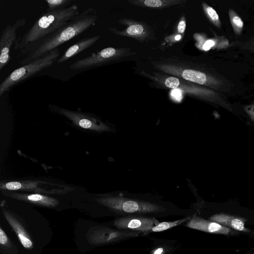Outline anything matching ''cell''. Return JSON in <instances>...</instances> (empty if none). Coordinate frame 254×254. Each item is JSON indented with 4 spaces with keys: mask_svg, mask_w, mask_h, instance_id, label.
<instances>
[{
    "mask_svg": "<svg viewBox=\"0 0 254 254\" xmlns=\"http://www.w3.org/2000/svg\"><path fill=\"white\" fill-rule=\"evenodd\" d=\"M109 29L116 34L131 36L141 40L144 39L145 37H148L149 34L148 31L141 24H131L127 28L125 32L118 31L112 27H109Z\"/></svg>",
    "mask_w": 254,
    "mask_h": 254,
    "instance_id": "9a60e30c",
    "label": "cell"
},
{
    "mask_svg": "<svg viewBox=\"0 0 254 254\" xmlns=\"http://www.w3.org/2000/svg\"><path fill=\"white\" fill-rule=\"evenodd\" d=\"M98 202L114 211L127 214H145L165 211L163 206L150 202L121 196L99 199Z\"/></svg>",
    "mask_w": 254,
    "mask_h": 254,
    "instance_id": "8992f818",
    "label": "cell"
},
{
    "mask_svg": "<svg viewBox=\"0 0 254 254\" xmlns=\"http://www.w3.org/2000/svg\"><path fill=\"white\" fill-rule=\"evenodd\" d=\"M146 69L177 77L217 92H229L232 84L198 56L168 51L149 57Z\"/></svg>",
    "mask_w": 254,
    "mask_h": 254,
    "instance_id": "6da1fadb",
    "label": "cell"
},
{
    "mask_svg": "<svg viewBox=\"0 0 254 254\" xmlns=\"http://www.w3.org/2000/svg\"><path fill=\"white\" fill-rule=\"evenodd\" d=\"M134 54L129 49L107 47L76 61L69 68L72 70L91 69L116 63Z\"/></svg>",
    "mask_w": 254,
    "mask_h": 254,
    "instance_id": "52a82bcc",
    "label": "cell"
},
{
    "mask_svg": "<svg viewBox=\"0 0 254 254\" xmlns=\"http://www.w3.org/2000/svg\"><path fill=\"white\" fill-rule=\"evenodd\" d=\"M154 218L143 216H125L116 219L114 225L119 230L137 232L151 231L159 223Z\"/></svg>",
    "mask_w": 254,
    "mask_h": 254,
    "instance_id": "30bf717a",
    "label": "cell"
},
{
    "mask_svg": "<svg viewBox=\"0 0 254 254\" xmlns=\"http://www.w3.org/2000/svg\"><path fill=\"white\" fill-rule=\"evenodd\" d=\"M186 0H130L129 2L132 4L146 6L150 8H165L173 5L185 3Z\"/></svg>",
    "mask_w": 254,
    "mask_h": 254,
    "instance_id": "2e32d148",
    "label": "cell"
},
{
    "mask_svg": "<svg viewBox=\"0 0 254 254\" xmlns=\"http://www.w3.org/2000/svg\"><path fill=\"white\" fill-rule=\"evenodd\" d=\"M2 212L5 219L15 232L22 246L28 250L32 249L33 248V242L23 224L7 210L3 209Z\"/></svg>",
    "mask_w": 254,
    "mask_h": 254,
    "instance_id": "7c38bea8",
    "label": "cell"
},
{
    "mask_svg": "<svg viewBox=\"0 0 254 254\" xmlns=\"http://www.w3.org/2000/svg\"><path fill=\"white\" fill-rule=\"evenodd\" d=\"M60 56V49L57 48L42 57L12 71L0 83V96L12 86L52 65Z\"/></svg>",
    "mask_w": 254,
    "mask_h": 254,
    "instance_id": "5b68a950",
    "label": "cell"
},
{
    "mask_svg": "<svg viewBox=\"0 0 254 254\" xmlns=\"http://www.w3.org/2000/svg\"><path fill=\"white\" fill-rule=\"evenodd\" d=\"M180 38H181V37H180V36H178V37H176V39L178 40V39H179Z\"/></svg>",
    "mask_w": 254,
    "mask_h": 254,
    "instance_id": "83f0119b",
    "label": "cell"
},
{
    "mask_svg": "<svg viewBox=\"0 0 254 254\" xmlns=\"http://www.w3.org/2000/svg\"><path fill=\"white\" fill-rule=\"evenodd\" d=\"M228 14L235 35L236 36H240L242 34L244 28V22L242 19L232 8L229 9Z\"/></svg>",
    "mask_w": 254,
    "mask_h": 254,
    "instance_id": "ac0fdd59",
    "label": "cell"
},
{
    "mask_svg": "<svg viewBox=\"0 0 254 254\" xmlns=\"http://www.w3.org/2000/svg\"></svg>",
    "mask_w": 254,
    "mask_h": 254,
    "instance_id": "f546056e",
    "label": "cell"
},
{
    "mask_svg": "<svg viewBox=\"0 0 254 254\" xmlns=\"http://www.w3.org/2000/svg\"><path fill=\"white\" fill-rule=\"evenodd\" d=\"M97 19L93 7L86 8L61 28L20 50V56L24 58L20 64H27L77 36L94 26Z\"/></svg>",
    "mask_w": 254,
    "mask_h": 254,
    "instance_id": "7a4b0ae2",
    "label": "cell"
},
{
    "mask_svg": "<svg viewBox=\"0 0 254 254\" xmlns=\"http://www.w3.org/2000/svg\"><path fill=\"white\" fill-rule=\"evenodd\" d=\"M26 23L25 18L18 19L13 25L7 24L2 30L0 37V70L1 71L11 60V52L17 37L18 29Z\"/></svg>",
    "mask_w": 254,
    "mask_h": 254,
    "instance_id": "9c48e42d",
    "label": "cell"
},
{
    "mask_svg": "<svg viewBox=\"0 0 254 254\" xmlns=\"http://www.w3.org/2000/svg\"><path fill=\"white\" fill-rule=\"evenodd\" d=\"M169 251V248L167 247H159L154 249L152 254H166Z\"/></svg>",
    "mask_w": 254,
    "mask_h": 254,
    "instance_id": "d4e9b609",
    "label": "cell"
},
{
    "mask_svg": "<svg viewBox=\"0 0 254 254\" xmlns=\"http://www.w3.org/2000/svg\"><path fill=\"white\" fill-rule=\"evenodd\" d=\"M253 254H254V253Z\"/></svg>",
    "mask_w": 254,
    "mask_h": 254,
    "instance_id": "f1b7e54d",
    "label": "cell"
},
{
    "mask_svg": "<svg viewBox=\"0 0 254 254\" xmlns=\"http://www.w3.org/2000/svg\"><path fill=\"white\" fill-rule=\"evenodd\" d=\"M0 251L2 254H17L18 250L0 227Z\"/></svg>",
    "mask_w": 254,
    "mask_h": 254,
    "instance_id": "e0dca14e",
    "label": "cell"
},
{
    "mask_svg": "<svg viewBox=\"0 0 254 254\" xmlns=\"http://www.w3.org/2000/svg\"><path fill=\"white\" fill-rule=\"evenodd\" d=\"M209 220L217 222L236 231L250 232V230L245 227V223L247 220L244 218L225 213H219L210 216Z\"/></svg>",
    "mask_w": 254,
    "mask_h": 254,
    "instance_id": "5bb4252c",
    "label": "cell"
},
{
    "mask_svg": "<svg viewBox=\"0 0 254 254\" xmlns=\"http://www.w3.org/2000/svg\"><path fill=\"white\" fill-rule=\"evenodd\" d=\"M21 198L46 206H55L58 203L57 201L53 198L38 194H30Z\"/></svg>",
    "mask_w": 254,
    "mask_h": 254,
    "instance_id": "d6986e66",
    "label": "cell"
},
{
    "mask_svg": "<svg viewBox=\"0 0 254 254\" xmlns=\"http://www.w3.org/2000/svg\"><path fill=\"white\" fill-rule=\"evenodd\" d=\"M186 226L197 230L217 234L234 235L239 234L236 230L225 227L217 222L193 216L187 221Z\"/></svg>",
    "mask_w": 254,
    "mask_h": 254,
    "instance_id": "8fae6325",
    "label": "cell"
},
{
    "mask_svg": "<svg viewBox=\"0 0 254 254\" xmlns=\"http://www.w3.org/2000/svg\"><path fill=\"white\" fill-rule=\"evenodd\" d=\"M21 184L17 182H12L6 184V189L10 190H15L20 189Z\"/></svg>",
    "mask_w": 254,
    "mask_h": 254,
    "instance_id": "cb8c5ba5",
    "label": "cell"
},
{
    "mask_svg": "<svg viewBox=\"0 0 254 254\" xmlns=\"http://www.w3.org/2000/svg\"><path fill=\"white\" fill-rule=\"evenodd\" d=\"M48 5L47 10L52 11L67 7L72 0H45Z\"/></svg>",
    "mask_w": 254,
    "mask_h": 254,
    "instance_id": "7402d4cb",
    "label": "cell"
},
{
    "mask_svg": "<svg viewBox=\"0 0 254 254\" xmlns=\"http://www.w3.org/2000/svg\"><path fill=\"white\" fill-rule=\"evenodd\" d=\"M79 125L84 128H90L92 126V122L86 119H82L79 121Z\"/></svg>",
    "mask_w": 254,
    "mask_h": 254,
    "instance_id": "484cf974",
    "label": "cell"
},
{
    "mask_svg": "<svg viewBox=\"0 0 254 254\" xmlns=\"http://www.w3.org/2000/svg\"><path fill=\"white\" fill-rule=\"evenodd\" d=\"M141 74L150 79L155 86L178 89L193 98L219 106L229 111L233 108L221 93L182 78L159 72L145 70Z\"/></svg>",
    "mask_w": 254,
    "mask_h": 254,
    "instance_id": "277c9868",
    "label": "cell"
},
{
    "mask_svg": "<svg viewBox=\"0 0 254 254\" xmlns=\"http://www.w3.org/2000/svg\"><path fill=\"white\" fill-rule=\"evenodd\" d=\"M79 13L78 6L75 4L61 9L47 10L27 32L17 37L13 49L20 51L24 49L28 45L61 28Z\"/></svg>",
    "mask_w": 254,
    "mask_h": 254,
    "instance_id": "3957f363",
    "label": "cell"
},
{
    "mask_svg": "<svg viewBox=\"0 0 254 254\" xmlns=\"http://www.w3.org/2000/svg\"><path fill=\"white\" fill-rule=\"evenodd\" d=\"M191 217V216H189L187 217L173 221L162 222L159 223L152 228L151 231L157 232L166 230L172 227L177 226L185 222H187L190 219Z\"/></svg>",
    "mask_w": 254,
    "mask_h": 254,
    "instance_id": "44dd1931",
    "label": "cell"
},
{
    "mask_svg": "<svg viewBox=\"0 0 254 254\" xmlns=\"http://www.w3.org/2000/svg\"><path fill=\"white\" fill-rule=\"evenodd\" d=\"M244 110L251 119L254 122V103L245 105Z\"/></svg>",
    "mask_w": 254,
    "mask_h": 254,
    "instance_id": "603a6c76",
    "label": "cell"
},
{
    "mask_svg": "<svg viewBox=\"0 0 254 254\" xmlns=\"http://www.w3.org/2000/svg\"><path fill=\"white\" fill-rule=\"evenodd\" d=\"M101 38L100 35H95L80 40L69 47L56 61L58 64H62L78 54L90 48Z\"/></svg>",
    "mask_w": 254,
    "mask_h": 254,
    "instance_id": "4fadbf2b",
    "label": "cell"
},
{
    "mask_svg": "<svg viewBox=\"0 0 254 254\" xmlns=\"http://www.w3.org/2000/svg\"><path fill=\"white\" fill-rule=\"evenodd\" d=\"M139 233L137 232L116 230L104 226H97L91 227L86 236L89 244L100 246L135 237Z\"/></svg>",
    "mask_w": 254,
    "mask_h": 254,
    "instance_id": "ba28073f",
    "label": "cell"
},
{
    "mask_svg": "<svg viewBox=\"0 0 254 254\" xmlns=\"http://www.w3.org/2000/svg\"><path fill=\"white\" fill-rule=\"evenodd\" d=\"M186 24L184 20L181 21L178 25V31L180 33H183L186 29Z\"/></svg>",
    "mask_w": 254,
    "mask_h": 254,
    "instance_id": "4316f807",
    "label": "cell"
},
{
    "mask_svg": "<svg viewBox=\"0 0 254 254\" xmlns=\"http://www.w3.org/2000/svg\"><path fill=\"white\" fill-rule=\"evenodd\" d=\"M202 6L205 14L209 21L216 28L221 29L222 23L216 11L212 7L208 5L204 2H202Z\"/></svg>",
    "mask_w": 254,
    "mask_h": 254,
    "instance_id": "ffe728a7",
    "label": "cell"
}]
</instances>
